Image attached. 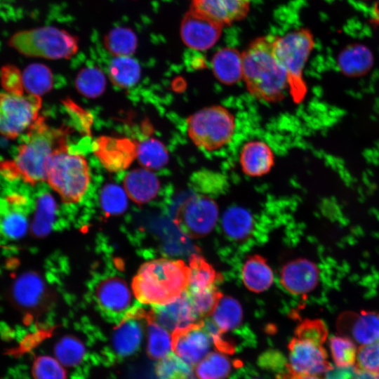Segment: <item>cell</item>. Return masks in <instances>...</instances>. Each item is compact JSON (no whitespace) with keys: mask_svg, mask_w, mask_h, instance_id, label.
Returning <instances> with one entry per match:
<instances>
[{"mask_svg":"<svg viewBox=\"0 0 379 379\" xmlns=\"http://www.w3.org/2000/svg\"><path fill=\"white\" fill-rule=\"evenodd\" d=\"M68 133L67 128H52L39 116L26 131L15 157L0 163V173L32 185L46 180L49 161L57 149L67 146Z\"/></svg>","mask_w":379,"mask_h":379,"instance_id":"cell-1","label":"cell"},{"mask_svg":"<svg viewBox=\"0 0 379 379\" xmlns=\"http://www.w3.org/2000/svg\"><path fill=\"white\" fill-rule=\"evenodd\" d=\"M274 38L271 35L256 38L241 53L242 79L248 91L267 102L281 100L288 88L286 73L274 53Z\"/></svg>","mask_w":379,"mask_h":379,"instance_id":"cell-2","label":"cell"},{"mask_svg":"<svg viewBox=\"0 0 379 379\" xmlns=\"http://www.w3.org/2000/svg\"><path fill=\"white\" fill-rule=\"evenodd\" d=\"M189 269L182 261L159 258L145 263L133 281L136 298L153 306L168 303L185 291Z\"/></svg>","mask_w":379,"mask_h":379,"instance_id":"cell-3","label":"cell"},{"mask_svg":"<svg viewBox=\"0 0 379 379\" xmlns=\"http://www.w3.org/2000/svg\"><path fill=\"white\" fill-rule=\"evenodd\" d=\"M326 337L327 329L321 320L301 322L288 344V369L302 375H319L328 371L332 366L323 347Z\"/></svg>","mask_w":379,"mask_h":379,"instance_id":"cell-4","label":"cell"},{"mask_svg":"<svg viewBox=\"0 0 379 379\" xmlns=\"http://www.w3.org/2000/svg\"><path fill=\"white\" fill-rule=\"evenodd\" d=\"M314 45L313 34L303 27L274 40V53L286 73L289 93L295 103L303 101L307 93L303 73Z\"/></svg>","mask_w":379,"mask_h":379,"instance_id":"cell-5","label":"cell"},{"mask_svg":"<svg viewBox=\"0 0 379 379\" xmlns=\"http://www.w3.org/2000/svg\"><path fill=\"white\" fill-rule=\"evenodd\" d=\"M46 180L66 204L77 203L84 195L91 177L86 159L68 152L67 145L57 149L48 166Z\"/></svg>","mask_w":379,"mask_h":379,"instance_id":"cell-6","label":"cell"},{"mask_svg":"<svg viewBox=\"0 0 379 379\" xmlns=\"http://www.w3.org/2000/svg\"><path fill=\"white\" fill-rule=\"evenodd\" d=\"M8 44L26 56L51 60L69 58L79 48L74 36L54 27L20 31L10 38Z\"/></svg>","mask_w":379,"mask_h":379,"instance_id":"cell-7","label":"cell"},{"mask_svg":"<svg viewBox=\"0 0 379 379\" xmlns=\"http://www.w3.org/2000/svg\"><path fill=\"white\" fill-rule=\"evenodd\" d=\"M236 128L233 114L221 105L199 109L187 120V132L192 142L205 151L218 150L228 145Z\"/></svg>","mask_w":379,"mask_h":379,"instance_id":"cell-8","label":"cell"},{"mask_svg":"<svg viewBox=\"0 0 379 379\" xmlns=\"http://www.w3.org/2000/svg\"><path fill=\"white\" fill-rule=\"evenodd\" d=\"M41 99L19 92L0 93V133L15 139L27 131L39 117Z\"/></svg>","mask_w":379,"mask_h":379,"instance_id":"cell-9","label":"cell"},{"mask_svg":"<svg viewBox=\"0 0 379 379\" xmlns=\"http://www.w3.org/2000/svg\"><path fill=\"white\" fill-rule=\"evenodd\" d=\"M218 218L215 201L208 196L198 194L190 197L178 208L175 221L185 234L199 237L214 228Z\"/></svg>","mask_w":379,"mask_h":379,"instance_id":"cell-10","label":"cell"},{"mask_svg":"<svg viewBox=\"0 0 379 379\" xmlns=\"http://www.w3.org/2000/svg\"><path fill=\"white\" fill-rule=\"evenodd\" d=\"M93 295L99 309L108 317L122 320L130 311L131 292L124 280L119 277L107 276L100 279Z\"/></svg>","mask_w":379,"mask_h":379,"instance_id":"cell-11","label":"cell"},{"mask_svg":"<svg viewBox=\"0 0 379 379\" xmlns=\"http://www.w3.org/2000/svg\"><path fill=\"white\" fill-rule=\"evenodd\" d=\"M223 26L192 10L185 14L180 25L183 43L194 51H206L219 40Z\"/></svg>","mask_w":379,"mask_h":379,"instance_id":"cell-12","label":"cell"},{"mask_svg":"<svg viewBox=\"0 0 379 379\" xmlns=\"http://www.w3.org/2000/svg\"><path fill=\"white\" fill-rule=\"evenodd\" d=\"M202 321L172 333L173 352L192 366L209 353L213 344Z\"/></svg>","mask_w":379,"mask_h":379,"instance_id":"cell-13","label":"cell"},{"mask_svg":"<svg viewBox=\"0 0 379 379\" xmlns=\"http://www.w3.org/2000/svg\"><path fill=\"white\" fill-rule=\"evenodd\" d=\"M93 152L107 171L119 172L128 168L137 157V143L127 138L100 136Z\"/></svg>","mask_w":379,"mask_h":379,"instance_id":"cell-14","label":"cell"},{"mask_svg":"<svg viewBox=\"0 0 379 379\" xmlns=\"http://www.w3.org/2000/svg\"><path fill=\"white\" fill-rule=\"evenodd\" d=\"M153 309L152 318L172 333L201 321L198 320L185 291L168 303L153 306Z\"/></svg>","mask_w":379,"mask_h":379,"instance_id":"cell-15","label":"cell"},{"mask_svg":"<svg viewBox=\"0 0 379 379\" xmlns=\"http://www.w3.org/2000/svg\"><path fill=\"white\" fill-rule=\"evenodd\" d=\"M251 0H192L190 9L226 26L244 19Z\"/></svg>","mask_w":379,"mask_h":379,"instance_id":"cell-16","label":"cell"},{"mask_svg":"<svg viewBox=\"0 0 379 379\" xmlns=\"http://www.w3.org/2000/svg\"><path fill=\"white\" fill-rule=\"evenodd\" d=\"M11 291L15 305L25 312H34L39 309L47 298L46 284L34 272H25L18 276Z\"/></svg>","mask_w":379,"mask_h":379,"instance_id":"cell-17","label":"cell"},{"mask_svg":"<svg viewBox=\"0 0 379 379\" xmlns=\"http://www.w3.org/2000/svg\"><path fill=\"white\" fill-rule=\"evenodd\" d=\"M319 272L311 261L298 258L286 264L281 272L280 279L284 288L296 295H305L317 284Z\"/></svg>","mask_w":379,"mask_h":379,"instance_id":"cell-18","label":"cell"},{"mask_svg":"<svg viewBox=\"0 0 379 379\" xmlns=\"http://www.w3.org/2000/svg\"><path fill=\"white\" fill-rule=\"evenodd\" d=\"M145 315V312L140 310H131L116 328L112 344L119 356H129L139 348L142 339V328L139 319Z\"/></svg>","mask_w":379,"mask_h":379,"instance_id":"cell-19","label":"cell"},{"mask_svg":"<svg viewBox=\"0 0 379 379\" xmlns=\"http://www.w3.org/2000/svg\"><path fill=\"white\" fill-rule=\"evenodd\" d=\"M239 163L244 174L251 177H260L272 168L274 164V152L264 141L251 140L242 147Z\"/></svg>","mask_w":379,"mask_h":379,"instance_id":"cell-20","label":"cell"},{"mask_svg":"<svg viewBox=\"0 0 379 379\" xmlns=\"http://www.w3.org/2000/svg\"><path fill=\"white\" fill-rule=\"evenodd\" d=\"M8 200L13 208H8L7 201H0V235L9 241H15L23 237L28 230V220L25 199L22 197H11Z\"/></svg>","mask_w":379,"mask_h":379,"instance_id":"cell-21","label":"cell"},{"mask_svg":"<svg viewBox=\"0 0 379 379\" xmlns=\"http://www.w3.org/2000/svg\"><path fill=\"white\" fill-rule=\"evenodd\" d=\"M127 195L135 203L143 204L150 201L158 194L160 182L157 177L146 169H133L124 179Z\"/></svg>","mask_w":379,"mask_h":379,"instance_id":"cell-22","label":"cell"},{"mask_svg":"<svg viewBox=\"0 0 379 379\" xmlns=\"http://www.w3.org/2000/svg\"><path fill=\"white\" fill-rule=\"evenodd\" d=\"M373 53L367 46L352 44L339 53L337 64L345 75L356 77L368 73L373 65Z\"/></svg>","mask_w":379,"mask_h":379,"instance_id":"cell-23","label":"cell"},{"mask_svg":"<svg viewBox=\"0 0 379 379\" xmlns=\"http://www.w3.org/2000/svg\"><path fill=\"white\" fill-rule=\"evenodd\" d=\"M211 69L215 78L222 84L232 85L243 78L242 56L237 49L222 48L214 53Z\"/></svg>","mask_w":379,"mask_h":379,"instance_id":"cell-24","label":"cell"},{"mask_svg":"<svg viewBox=\"0 0 379 379\" xmlns=\"http://www.w3.org/2000/svg\"><path fill=\"white\" fill-rule=\"evenodd\" d=\"M188 269V283L185 290L187 294L216 288V283L221 279L212 266L198 255L191 256Z\"/></svg>","mask_w":379,"mask_h":379,"instance_id":"cell-25","label":"cell"},{"mask_svg":"<svg viewBox=\"0 0 379 379\" xmlns=\"http://www.w3.org/2000/svg\"><path fill=\"white\" fill-rule=\"evenodd\" d=\"M241 277L244 285L256 293L268 289L274 279L272 269L259 255H253L246 260L241 270Z\"/></svg>","mask_w":379,"mask_h":379,"instance_id":"cell-26","label":"cell"},{"mask_svg":"<svg viewBox=\"0 0 379 379\" xmlns=\"http://www.w3.org/2000/svg\"><path fill=\"white\" fill-rule=\"evenodd\" d=\"M211 315V320L223 334L238 328L243 319L240 303L228 296L220 297Z\"/></svg>","mask_w":379,"mask_h":379,"instance_id":"cell-27","label":"cell"},{"mask_svg":"<svg viewBox=\"0 0 379 379\" xmlns=\"http://www.w3.org/2000/svg\"><path fill=\"white\" fill-rule=\"evenodd\" d=\"M253 225V218L250 212L239 206L229 208L222 218V230L233 241H242L248 237Z\"/></svg>","mask_w":379,"mask_h":379,"instance_id":"cell-28","label":"cell"},{"mask_svg":"<svg viewBox=\"0 0 379 379\" xmlns=\"http://www.w3.org/2000/svg\"><path fill=\"white\" fill-rule=\"evenodd\" d=\"M350 339L361 345H367L379 338V314L362 312L354 317L345 326Z\"/></svg>","mask_w":379,"mask_h":379,"instance_id":"cell-29","label":"cell"},{"mask_svg":"<svg viewBox=\"0 0 379 379\" xmlns=\"http://www.w3.org/2000/svg\"><path fill=\"white\" fill-rule=\"evenodd\" d=\"M138 62L129 56H117L109 64L108 74L117 86L127 88L137 84L140 77Z\"/></svg>","mask_w":379,"mask_h":379,"instance_id":"cell-30","label":"cell"},{"mask_svg":"<svg viewBox=\"0 0 379 379\" xmlns=\"http://www.w3.org/2000/svg\"><path fill=\"white\" fill-rule=\"evenodd\" d=\"M56 210V203L50 194L44 192L38 197L31 225L34 236L42 237L50 233L53 228Z\"/></svg>","mask_w":379,"mask_h":379,"instance_id":"cell-31","label":"cell"},{"mask_svg":"<svg viewBox=\"0 0 379 379\" xmlns=\"http://www.w3.org/2000/svg\"><path fill=\"white\" fill-rule=\"evenodd\" d=\"M147 320V352L152 359H162L173 352V336L168 330L153 321L150 312Z\"/></svg>","mask_w":379,"mask_h":379,"instance_id":"cell-32","label":"cell"},{"mask_svg":"<svg viewBox=\"0 0 379 379\" xmlns=\"http://www.w3.org/2000/svg\"><path fill=\"white\" fill-rule=\"evenodd\" d=\"M53 79L51 69L40 63L29 65L22 74L23 89L29 94L39 96L52 88Z\"/></svg>","mask_w":379,"mask_h":379,"instance_id":"cell-33","label":"cell"},{"mask_svg":"<svg viewBox=\"0 0 379 379\" xmlns=\"http://www.w3.org/2000/svg\"><path fill=\"white\" fill-rule=\"evenodd\" d=\"M230 359L220 352H209L196 366L197 379H225L232 370Z\"/></svg>","mask_w":379,"mask_h":379,"instance_id":"cell-34","label":"cell"},{"mask_svg":"<svg viewBox=\"0 0 379 379\" xmlns=\"http://www.w3.org/2000/svg\"><path fill=\"white\" fill-rule=\"evenodd\" d=\"M137 158L145 168L158 170L168 163V154L161 142L150 138L137 144Z\"/></svg>","mask_w":379,"mask_h":379,"instance_id":"cell-35","label":"cell"},{"mask_svg":"<svg viewBox=\"0 0 379 379\" xmlns=\"http://www.w3.org/2000/svg\"><path fill=\"white\" fill-rule=\"evenodd\" d=\"M138 39L133 31L128 27H119L111 29L104 38L106 49L115 56H128L137 48Z\"/></svg>","mask_w":379,"mask_h":379,"instance_id":"cell-36","label":"cell"},{"mask_svg":"<svg viewBox=\"0 0 379 379\" xmlns=\"http://www.w3.org/2000/svg\"><path fill=\"white\" fill-rule=\"evenodd\" d=\"M193 188L200 194L208 197L219 195L227 189L228 181L222 173L202 169L195 172L191 178Z\"/></svg>","mask_w":379,"mask_h":379,"instance_id":"cell-37","label":"cell"},{"mask_svg":"<svg viewBox=\"0 0 379 379\" xmlns=\"http://www.w3.org/2000/svg\"><path fill=\"white\" fill-rule=\"evenodd\" d=\"M75 86L77 91L88 98H96L102 94L106 86L103 72L96 67H86L77 75Z\"/></svg>","mask_w":379,"mask_h":379,"instance_id":"cell-38","label":"cell"},{"mask_svg":"<svg viewBox=\"0 0 379 379\" xmlns=\"http://www.w3.org/2000/svg\"><path fill=\"white\" fill-rule=\"evenodd\" d=\"M156 374L159 379H197L193 366L173 352L159 360Z\"/></svg>","mask_w":379,"mask_h":379,"instance_id":"cell-39","label":"cell"},{"mask_svg":"<svg viewBox=\"0 0 379 379\" xmlns=\"http://www.w3.org/2000/svg\"><path fill=\"white\" fill-rule=\"evenodd\" d=\"M54 354L65 367H74L83 361L86 354V348L78 338L65 336L55 344Z\"/></svg>","mask_w":379,"mask_h":379,"instance_id":"cell-40","label":"cell"},{"mask_svg":"<svg viewBox=\"0 0 379 379\" xmlns=\"http://www.w3.org/2000/svg\"><path fill=\"white\" fill-rule=\"evenodd\" d=\"M329 347L336 366L350 367L356 364L357 350L350 338L332 336L329 339Z\"/></svg>","mask_w":379,"mask_h":379,"instance_id":"cell-41","label":"cell"},{"mask_svg":"<svg viewBox=\"0 0 379 379\" xmlns=\"http://www.w3.org/2000/svg\"><path fill=\"white\" fill-rule=\"evenodd\" d=\"M100 204L106 215L123 213L128 205L126 192L117 185L107 184L100 192Z\"/></svg>","mask_w":379,"mask_h":379,"instance_id":"cell-42","label":"cell"},{"mask_svg":"<svg viewBox=\"0 0 379 379\" xmlns=\"http://www.w3.org/2000/svg\"><path fill=\"white\" fill-rule=\"evenodd\" d=\"M34 379H66L65 366L55 357L47 355L38 357L32 366Z\"/></svg>","mask_w":379,"mask_h":379,"instance_id":"cell-43","label":"cell"},{"mask_svg":"<svg viewBox=\"0 0 379 379\" xmlns=\"http://www.w3.org/2000/svg\"><path fill=\"white\" fill-rule=\"evenodd\" d=\"M356 368L366 372L379 373V338L357 350Z\"/></svg>","mask_w":379,"mask_h":379,"instance_id":"cell-44","label":"cell"},{"mask_svg":"<svg viewBox=\"0 0 379 379\" xmlns=\"http://www.w3.org/2000/svg\"><path fill=\"white\" fill-rule=\"evenodd\" d=\"M1 80L6 91L23 93L22 74L16 67H4L1 70Z\"/></svg>","mask_w":379,"mask_h":379,"instance_id":"cell-45","label":"cell"},{"mask_svg":"<svg viewBox=\"0 0 379 379\" xmlns=\"http://www.w3.org/2000/svg\"><path fill=\"white\" fill-rule=\"evenodd\" d=\"M65 105L67 108L69 112H70V114L80 123L82 130L88 135H90L92 118L89 117V114L71 100H66L65 102Z\"/></svg>","mask_w":379,"mask_h":379,"instance_id":"cell-46","label":"cell"},{"mask_svg":"<svg viewBox=\"0 0 379 379\" xmlns=\"http://www.w3.org/2000/svg\"><path fill=\"white\" fill-rule=\"evenodd\" d=\"M357 372V368L332 366L325 373L324 379H354Z\"/></svg>","mask_w":379,"mask_h":379,"instance_id":"cell-47","label":"cell"},{"mask_svg":"<svg viewBox=\"0 0 379 379\" xmlns=\"http://www.w3.org/2000/svg\"><path fill=\"white\" fill-rule=\"evenodd\" d=\"M260 364L272 370L281 369L284 365V359L277 352L270 351L260 357Z\"/></svg>","mask_w":379,"mask_h":379,"instance_id":"cell-48","label":"cell"},{"mask_svg":"<svg viewBox=\"0 0 379 379\" xmlns=\"http://www.w3.org/2000/svg\"><path fill=\"white\" fill-rule=\"evenodd\" d=\"M354 379H379V373L366 372L357 368Z\"/></svg>","mask_w":379,"mask_h":379,"instance_id":"cell-49","label":"cell"},{"mask_svg":"<svg viewBox=\"0 0 379 379\" xmlns=\"http://www.w3.org/2000/svg\"><path fill=\"white\" fill-rule=\"evenodd\" d=\"M291 373H292L293 379H321L317 375H302L294 373L293 372Z\"/></svg>","mask_w":379,"mask_h":379,"instance_id":"cell-50","label":"cell"},{"mask_svg":"<svg viewBox=\"0 0 379 379\" xmlns=\"http://www.w3.org/2000/svg\"><path fill=\"white\" fill-rule=\"evenodd\" d=\"M277 379H293L292 378V373L287 369L284 373H280L278 375Z\"/></svg>","mask_w":379,"mask_h":379,"instance_id":"cell-51","label":"cell"},{"mask_svg":"<svg viewBox=\"0 0 379 379\" xmlns=\"http://www.w3.org/2000/svg\"><path fill=\"white\" fill-rule=\"evenodd\" d=\"M246 379H262V378H260L258 377H253V376H251L250 378H247Z\"/></svg>","mask_w":379,"mask_h":379,"instance_id":"cell-52","label":"cell"},{"mask_svg":"<svg viewBox=\"0 0 379 379\" xmlns=\"http://www.w3.org/2000/svg\"><path fill=\"white\" fill-rule=\"evenodd\" d=\"M363 1H369V0H363Z\"/></svg>","mask_w":379,"mask_h":379,"instance_id":"cell-53","label":"cell"}]
</instances>
